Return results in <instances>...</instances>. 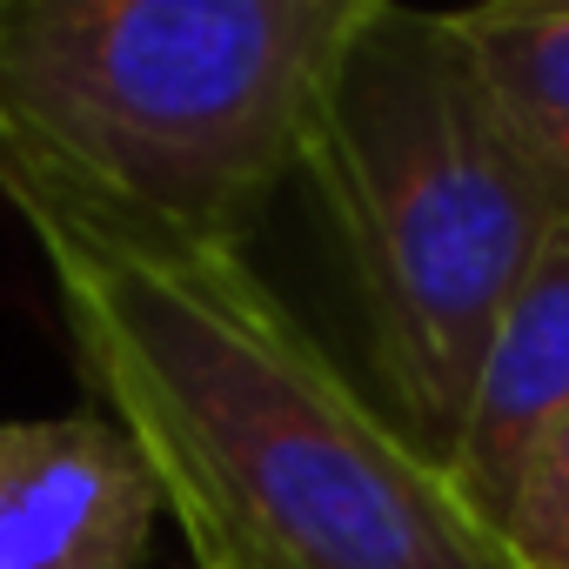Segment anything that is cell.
Here are the masks:
<instances>
[{
  "mask_svg": "<svg viewBox=\"0 0 569 569\" xmlns=\"http://www.w3.org/2000/svg\"><path fill=\"white\" fill-rule=\"evenodd\" d=\"M0 194L54 274L94 416L154 469L194 569H516L241 241L101 214L8 161Z\"/></svg>",
  "mask_w": 569,
  "mask_h": 569,
  "instance_id": "6da1fadb",
  "label": "cell"
},
{
  "mask_svg": "<svg viewBox=\"0 0 569 569\" xmlns=\"http://www.w3.org/2000/svg\"><path fill=\"white\" fill-rule=\"evenodd\" d=\"M302 174L342 241L389 416L449 456L489 329L569 221V188L502 114L449 14L396 0H362Z\"/></svg>",
  "mask_w": 569,
  "mask_h": 569,
  "instance_id": "7a4b0ae2",
  "label": "cell"
},
{
  "mask_svg": "<svg viewBox=\"0 0 569 569\" xmlns=\"http://www.w3.org/2000/svg\"><path fill=\"white\" fill-rule=\"evenodd\" d=\"M362 0H0V161L168 234L241 241L309 154Z\"/></svg>",
  "mask_w": 569,
  "mask_h": 569,
  "instance_id": "3957f363",
  "label": "cell"
},
{
  "mask_svg": "<svg viewBox=\"0 0 569 569\" xmlns=\"http://www.w3.org/2000/svg\"><path fill=\"white\" fill-rule=\"evenodd\" d=\"M161 482L94 409L0 422V569H141Z\"/></svg>",
  "mask_w": 569,
  "mask_h": 569,
  "instance_id": "277c9868",
  "label": "cell"
},
{
  "mask_svg": "<svg viewBox=\"0 0 569 569\" xmlns=\"http://www.w3.org/2000/svg\"><path fill=\"white\" fill-rule=\"evenodd\" d=\"M569 409V221L536 248V261L522 268V281L509 289L462 429L449 442V476L462 489V502L496 529L536 442L549 436V422Z\"/></svg>",
  "mask_w": 569,
  "mask_h": 569,
  "instance_id": "5b68a950",
  "label": "cell"
},
{
  "mask_svg": "<svg viewBox=\"0 0 569 569\" xmlns=\"http://www.w3.org/2000/svg\"><path fill=\"white\" fill-rule=\"evenodd\" d=\"M456 41L482 68L502 114L522 128V141L556 168L569 188V8H462L449 14Z\"/></svg>",
  "mask_w": 569,
  "mask_h": 569,
  "instance_id": "8992f818",
  "label": "cell"
},
{
  "mask_svg": "<svg viewBox=\"0 0 569 569\" xmlns=\"http://www.w3.org/2000/svg\"><path fill=\"white\" fill-rule=\"evenodd\" d=\"M496 536L516 569H569V409L536 442Z\"/></svg>",
  "mask_w": 569,
  "mask_h": 569,
  "instance_id": "52a82bcc",
  "label": "cell"
}]
</instances>
